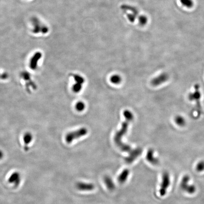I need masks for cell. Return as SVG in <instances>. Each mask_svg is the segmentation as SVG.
Instances as JSON below:
<instances>
[{"label": "cell", "mask_w": 204, "mask_h": 204, "mask_svg": "<svg viewBox=\"0 0 204 204\" xmlns=\"http://www.w3.org/2000/svg\"><path fill=\"white\" fill-rule=\"evenodd\" d=\"M123 115L125 118V121L122 123V128L115 134L114 137V141L116 146L121 151L124 152L130 153L131 150V147L129 145L124 144L122 141V138L128 131L129 124L133 120V114L129 110H125L123 112Z\"/></svg>", "instance_id": "obj_1"}, {"label": "cell", "mask_w": 204, "mask_h": 204, "mask_svg": "<svg viewBox=\"0 0 204 204\" xmlns=\"http://www.w3.org/2000/svg\"><path fill=\"white\" fill-rule=\"evenodd\" d=\"M32 25V32L34 34L38 35L41 34L46 35L49 32V27L43 23L41 20L37 17H33L31 18Z\"/></svg>", "instance_id": "obj_2"}, {"label": "cell", "mask_w": 204, "mask_h": 204, "mask_svg": "<svg viewBox=\"0 0 204 204\" xmlns=\"http://www.w3.org/2000/svg\"><path fill=\"white\" fill-rule=\"evenodd\" d=\"M88 130L86 128H81L76 131L70 132L66 135L65 137L66 142L70 144L75 139L85 136L88 133Z\"/></svg>", "instance_id": "obj_3"}, {"label": "cell", "mask_w": 204, "mask_h": 204, "mask_svg": "<svg viewBox=\"0 0 204 204\" xmlns=\"http://www.w3.org/2000/svg\"><path fill=\"white\" fill-rule=\"evenodd\" d=\"M170 185V175L168 172H165L162 175V183H161L159 193L161 196H164L166 194L167 191Z\"/></svg>", "instance_id": "obj_4"}, {"label": "cell", "mask_w": 204, "mask_h": 204, "mask_svg": "<svg viewBox=\"0 0 204 204\" xmlns=\"http://www.w3.org/2000/svg\"><path fill=\"white\" fill-rule=\"evenodd\" d=\"M42 56V53L40 51L36 52L32 55L29 61V66L31 70H35L38 68V63Z\"/></svg>", "instance_id": "obj_5"}, {"label": "cell", "mask_w": 204, "mask_h": 204, "mask_svg": "<svg viewBox=\"0 0 204 204\" xmlns=\"http://www.w3.org/2000/svg\"><path fill=\"white\" fill-rule=\"evenodd\" d=\"M142 150L141 148H137L134 150H132L129 153V155L125 158V161L126 163L130 164L132 163L135 160L140 156L141 154Z\"/></svg>", "instance_id": "obj_6"}, {"label": "cell", "mask_w": 204, "mask_h": 204, "mask_svg": "<svg viewBox=\"0 0 204 204\" xmlns=\"http://www.w3.org/2000/svg\"><path fill=\"white\" fill-rule=\"evenodd\" d=\"M21 180V175L18 172H13L10 176L8 179V181L10 183L13 184L15 187H18L20 185Z\"/></svg>", "instance_id": "obj_7"}, {"label": "cell", "mask_w": 204, "mask_h": 204, "mask_svg": "<svg viewBox=\"0 0 204 204\" xmlns=\"http://www.w3.org/2000/svg\"><path fill=\"white\" fill-rule=\"evenodd\" d=\"M95 186L92 183H90L79 182L76 184V188L78 190L82 191H92L95 189Z\"/></svg>", "instance_id": "obj_8"}, {"label": "cell", "mask_w": 204, "mask_h": 204, "mask_svg": "<svg viewBox=\"0 0 204 204\" xmlns=\"http://www.w3.org/2000/svg\"><path fill=\"white\" fill-rule=\"evenodd\" d=\"M146 159L152 165H158L159 163V160L154 155V150L152 149L149 150L146 155Z\"/></svg>", "instance_id": "obj_9"}, {"label": "cell", "mask_w": 204, "mask_h": 204, "mask_svg": "<svg viewBox=\"0 0 204 204\" xmlns=\"http://www.w3.org/2000/svg\"><path fill=\"white\" fill-rule=\"evenodd\" d=\"M33 135L30 132H27L24 134L23 141L24 143V149L26 151L29 150V145L32 142L33 140Z\"/></svg>", "instance_id": "obj_10"}, {"label": "cell", "mask_w": 204, "mask_h": 204, "mask_svg": "<svg viewBox=\"0 0 204 204\" xmlns=\"http://www.w3.org/2000/svg\"><path fill=\"white\" fill-rule=\"evenodd\" d=\"M130 173V170L125 169L122 171L118 177V181L120 184H123L127 180Z\"/></svg>", "instance_id": "obj_11"}, {"label": "cell", "mask_w": 204, "mask_h": 204, "mask_svg": "<svg viewBox=\"0 0 204 204\" xmlns=\"http://www.w3.org/2000/svg\"><path fill=\"white\" fill-rule=\"evenodd\" d=\"M167 75L166 74H162L158 77L153 79L151 81V84L154 86H158L161 84L167 79Z\"/></svg>", "instance_id": "obj_12"}, {"label": "cell", "mask_w": 204, "mask_h": 204, "mask_svg": "<svg viewBox=\"0 0 204 204\" xmlns=\"http://www.w3.org/2000/svg\"><path fill=\"white\" fill-rule=\"evenodd\" d=\"M104 181L109 191H113L115 189V184L111 177L108 176H105L104 178Z\"/></svg>", "instance_id": "obj_13"}, {"label": "cell", "mask_w": 204, "mask_h": 204, "mask_svg": "<svg viewBox=\"0 0 204 204\" xmlns=\"http://www.w3.org/2000/svg\"><path fill=\"white\" fill-rule=\"evenodd\" d=\"M190 179L191 178L188 175H185L183 177L180 183V188L182 190L184 191L185 189L189 185Z\"/></svg>", "instance_id": "obj_14"}, {"label": "cell", "mask_w": 204, "mask_h": 204, "mask_svg": "<svg viewBox=\"0 0 204 204\" xmlns=\"http://www.w3.org/2000/svg\"><path fill=\"white\" fill-rule=\"evenodd\" d=\"M180 2L183 7L187 9H191L194 6L193 0H180Z\"/></svg>", "instance_id": "obj_15"}, {"label": "cell", "mask_w": 204, "mask_h": 204, "mask_svg": "<svg viewBox=\"0 0 204 204\" xmlns=\"http://www.w3.org/2000/svg\"><path fill=\"white\" fill-rule=\"evenodd\" d=\"M111 82L114 84H119L122 81V78L118 75H114L112 76L110 78Z\"/></svg>", "instance_id": "obj_16"}, {"label": "cell", "mask_w": 204, "mask_h": 204, "mask_svg": "<svg viewBox=\"0 0 204 204\" xmlns=\"http://www.w3.org/2000/svg\"><path fill=\"white\" fill-rule=\"evenodd\" d=\"M196 191V188L194 185L189 184L184 190V191H186L187 193L189 194H194Z\"/></svg>", "instance_id": "obj_17"}, {"label": "cell", "mask_w": 204, "mask_h": 204, "mask_svg": "<svg viewBox=\"0 0 204 204\" xmlns=\"http://www.w3.org/2000/svg\"><path fill=\"white\" fill-rule=\"evenodd\" d=\"M73 77L75 81L77 83L80 84L82 85L84 83V78L83 77H82L81 76L79 75L78 74H73Z\"/></svg>", "instance_id": "obj_18"}, {"label": "cell", "mask_w": 204, "mask_h": 204, "mask_svg": "<svg viewBox=\"0 0 204 204\" xmlns=\"http://www.w3.org/2000/svg\"><path fill=\"white\" fill-rule=\"evenodd\" d=\"M75 108L77 111L79 112H81L84 110L85 108V105L82 102H78V103L76 104Z\"/></svg>", "instance_id": "obj_19"}, {"label": "cell", "mask_w": 204, "mask_h": 204, "mask_svg": "<svg viewBox=\"0 0 204 204\" xmlns=\"http://www.w3.org/2000/svg\"><path fill=\"white\" fill-rule=\"evenodd\" d=\"M197 172H202L204 171V161H201L198 162L196 167Z\"/></svg>", "instance_id": "obj_20"}, {"label": "cell", "mask_w": 204, "mask_h": 204, "mask_svg": "<svg viewBox=\"0 0 204 204\" xmlns=\"http://www.w3.org/2000/svg\"><path fill=\"white\" fill-rule=\"evenodd\" d=\"M82 85L80 84L76 83L73 85V87H72V91L76 93H77L80 92V90L82 89Z\"/></svg>", "instance_id": "obj_21"}, {"label": "cell", "mask_w": 204, "mask_h": 204, "mask_svg": "<svg viewBox=\"0 0 204 204\" xmlns=\"http://www.w3.org/2000/svg\"><path fill=\"white\" fill-rule=\"evenodd\" d=\"M176 122L179 125L182 126L185 124V120L182 117H177L175 119Z\"/></svg>", "instance_id": "obj_22"}, {"label": "cell", "mask_w": 204, "mask_h": 204, "mask_svg": "<svg viewBox=\"0 0 204 204\" xmlns=\"http://www.w3.org/2000/svg\"><path fill=\"white\" fill-rule=\"evenodd\" d=\"M147 21V19L146 16H141L140 17V22L142 25H145Z\"/></svg>", "instance_id": "obj_23"}, {"label": "cell", "mask_w": 204, "mask_h": 204, "mask_svg": "<svg viewBox=\"0 0 204 204\" xmlns=\"http://www.w3.org/2000/svg\"><path fill=\"white\" fill-rule=\"evenodd\" d=\"M7 78H8V76H7V74H1L0 73V78H1L2 79H6Z\"/></svg>", "instance_id": "obj_24"}, {"label": "cell", "mask_w": 204, "mask_h": 204, "mask_svg": "<svg viewBox=\"0 0 204 204\" xmlns=\"http://www.w3.org/2000/svg\"><path fill=\"white\" fill-rule=\"evenodd\" d=\"M4 157V153L2 150H0V160L2 159Z\"/></svg>", "instance_id": "obj_25"}]
</instances>
